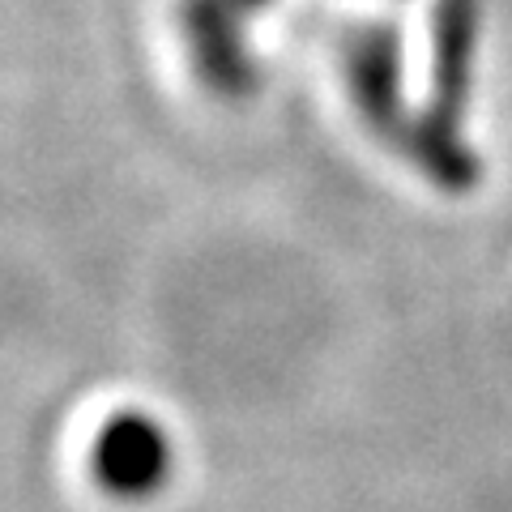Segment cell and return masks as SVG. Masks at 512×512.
<instances>
[{"label": "cell", "instance_id": "1", "mask_svg": "<svg viewBox=\"0 0 512 512\" xmlns=\"http://www.w3.org/2000/svg\"><path fill=\"white\" fill-rule=\"evenodd\" d=\"M478 22H483V0H436L431 9V99L414 116L406 163L448 192H466L483 175L478 154L461 141V120L474 90Z\"/></svg>", "mask_w": 512, "mask_h": 512}, {"label": "cell", "instance_id": "2", "mask_svg": "<svg viewBox=\"0 0 512 512\" xmlns=\"http://www.w3.org/2000/svg\"><path fill=\"white\" fill-rule=\"evenodd\" d=\"M346 90L380 146L410 154L414 116L402 99V30L393 22H350L338 35Z\"/></svg>", "mask_w": 512, "mask_h": 512}, {"label": "cell", "instance_id": "3", "mask_svg": "<svg viewBox=\"0 0 512 512\" xmlns=\"http://www.w3.org/2000/svg\"><path fill=\"white\" fill-rule=\"evenodd\" d=\"M175 18L205 90L218 99H248L261 86V64L248 47V22L256 13L244 0H180Z\"/></svg>", "mask_w": 512, "mask_h": 512}, {"label": "cell", "instance_id": "4", "mask_svg": "<svg viewBox=\"0 0 512 512\" xmlns=\"http://www.w3.org/2000/svg\"><path fill=\"white\" fill-rule=\"evenodd\" d=\"M175 448L150 414L120 410L99 427L90 444V474L116 500H146L167 483Z\"/></svg>", "mask_w": 512, "mask_h": 512}, {"label": "cell", "instance_id": "5", "mask_svg": "<svg viewBox=\"0 0 512 512\" xmlns=\"http://www.w3.org/2000/svg\"><path fill=\"white\" fill-rule=\"evenodd\" d=\"M244 5H248V9H252V13H265V9H269V5H274V0H244Z\"/></svg>", "mask_w": 512, "mask_h": 512}]
</instances>
